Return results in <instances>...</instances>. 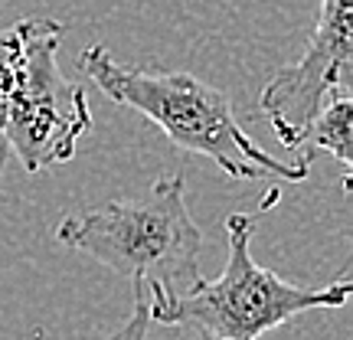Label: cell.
Returning a JSON list of instances; mask_svg holds the SVG:
<instances>
[{
  "label": "cell",
  "instance_id": "52a82bcc",
  "mask_svg": "<svg viewBox=\"0 0 353 340\" xmlns=\"http://www.w3.org/2000/svg\"><path fill=\"white\" fill-rule=\"evenodd\" d=\"M148 328H151V317H148V301H144V288L134 285V311L121 328L108 334L105 340H148Z\"/></svg>",
  "mask_w": 353,
  "mask_h": 340
},
{
  "label": "cell",
  "instance_id": "ba28073f",
  "mask_svg": "<svg viewBox=\"0 0 353 340\" xmlns=\"http://www.w3.org/2000/svg\"><path fill=\"white\" fill-rule=\"evenodd\" d=\"M17 43H20V23L0 30V79H3L7 66H10V59H13V52H17Z\"/></svg>",
  "mask_w": 353,
  "mask_h": 340
},
{
  "label": "cell",
  "instance_id": "8992f818",
  "mask_svg": "<svg viewBox=\"0 0 353 340\" xmlns=\"http://www.w3.org/2000/svg\"><path fill=\"white\" fill-rule=\"evenodd\" d=\"M350 95L347 88L343 92H334L321 112L311 118V125L304 128L301 144L298 151L301 154H314V151H327L337 164L343 167V190H350V164H353V148H350Z\"/></svg>",
  "mask_w": 353,
  "mask_h": 340
},
{
  "label": "cell",
  "instance_id": "277c9868",
  "mask_svg": "<svg viewBox=\"0 0 353 340\" xmlns=\"http://www.w3.org/2000/svg\"><path fill=\"white\" fill-rule=\"evenodd\" d=\"M63 37L59 20H20V43L0 79V138L30 174L69 164L92 131L85 86L59 69Z\"/></svg>",
  "mask_w": 353,
  "mask_h": 340
},
{
  "label": "cell",
  "instance_id": "7a4b0ae2",
  "mask_svg": "<svg viewBox=\"0 0 353 340\" xmlns=\"http://www.w3.org/2000/svg\"><path fill=\"white\" fill-rule=\"evenodd\" d=\"M56 239L141 288L180 294L200 278L203 232L187 210L183 174L157 177L144 197L63 216Z\"/></svg>",
  "mask_w": 353,
  "mask_h": 340
},
{
  "label": "cell",
  "instance_id": "3957f363",
  "mask_svg": "<svg viewBox=\"0 0 353 340\" xmlns=\"http://www.w3.org/2000/svg\"><path fill=\"white\" fill-rule=\"evenodd\" d=\"M229 259L223 275L196 278L187 291L164 294L144 288L148 317L164 328H193L203 340H259L307 311H334L350 298V278L330 285H294L255 262V219L245 213L226 216Z\"/></svg>",
  "mask_w": 353,
  "mask_h": 340
},
{
  "label": "cell",
  "instance_id": "9c48e42d",
  "mask_svg": "<svg viewBox=\"0 0 353 340\" xmlns=\"http://www.w3.org/2000/svg\"><path fill=\"white\" fill-rule=\"evenodd\" d=\"M7 157H10V148H7V141L0 138V180H3V167H7Z\"/></svg>",
  "mask_w": 353,
  "mask_h": 340
},
{
  "label": "cell",
  "instance_id": "6da1fadb",
  "mask_svg": "<svg viewBox=\"0 0 353 340\" xmlns=\"http://www.w3.org/2000/svg\"><path fill=\"white\" fill-rule=\"evenodd\" d=\"M79 69L99 86L105 99L144 114L176 148L210 157L232 180L301 183L311 174V157H304L298 164H285L265 148H259L252 134L239 125L232 101L219 88L206 86L203 79L190 72L131 69L118 63L105 43L82 50Z\"/></svg>",
  "mask_w": 353,
  "mask_h": 340
},
{
  "label": "cell",
  "instance_id": "5b68a950",
  "mask_svg": "<svg viewBox=\"0 0 353 340\" xmlns=\"http://www.w3.org/2000/svg\"><path fill=\"white\" fill-rule=\"evenodd\" d=\"M353 72V0H321L314 33L298 63L278 69L259 95V112L275 138L298 151L304 128L321 105L350 86Z\"/></svg>",
  "mask_w": 353,
  "mask_h": 340
}]
</instances>
